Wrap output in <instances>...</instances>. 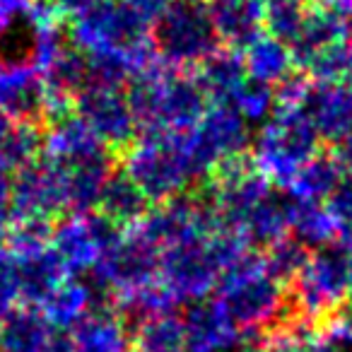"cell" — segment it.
Wrapping results in <instances>:
<instances>
[{
    "instance_id": "cell-9",
    "label": "cell",
    "mask_w": 352,
    "mask_h": 352,
    "mask_svg": "<svg viewBox=\"0 0 352 352\" xmlns=\"http://www.w3.org/2000/svg\"><path fill=\"white\" fill-rule=\"evenodd\" d=\"M123 230L102 217L99 212L89 215H68L54 227L51 246L60 256L70 275L94 268L104 254L118 241Z\"/></svg>"
},
{
    "instance_id": "cell-16",
    "label": "cell",
    "mask_w": 352,
    "mask_h": 352,
    "mask_svg": "<svg viewBox=\"0 0 352 352\" xmlns=\"http://www.w3.org/2000/svg\"><path fill=\"white\" fill-rule=\"evenodd\" d=\"M347 36H350V30H347L342 17H338L336 12L326 10L321 6L307 8V15H304V22L299 27L297 36L287 44L289 54H292L294 68L307 70V65L323 49L347 39Z\"/></svg>"
},
{
    "instance_id": "cell-8",
    "label": "cell",
    "mask_w": 352,
    "mask_h": 352,
    "mask_svg": "<svg viewBox=\"0 0 352 352\" xmlns=\"http://www.w3.org/2000/svg\"><path fill=\"white\" fill-rule=\"evenodd\" d=\"M73 111L113 155H123L140 133L126 89L97 87V85L85 87L80 94H75Z\"/></svg>"
},
{
    "instance_id": "cell-30",
    "label": "cell",
    "mask_w": 352,
    "mask_h": 352,
    "mask_svg": "<svg viewBox=\"0 0 352 352\" xmlns=\"http://www.w3.org/2000/svg\"><path fill=\"white\" fill-rule=\"evenodd\" d=\"M58 10H63L65 15H80L82 10H87L89 6H92L94 0H51Z\"/></svg>"
},
{
    "instance_id": "cell-4",
    "label": "cell",
    "mask_w": 352,
    "mask_h": 352,
    "mask_svg": "<svg viewBox=\"0 0 352 352\" xmlns=\"http://www.w3.org/2000/svg\"><path fill=\"white\" fill-rule=\"evenodd\" d=\"M155 58L169 70H196L222 49L208 0H171L150 27Z\"/></svg>"
},
{
    "instance_id": "cell-21",
    "label": "cell",
    "mask_w": 352,
    "mask_h": 352,
    "mask_svg": "<svg viewBox=\"0 0 352 352\" xmlns=\"http://www.w3.org/2000/svg\"><path fill=\"white\" fill-rule=\"evenodd\" d=\"M289 234L302 241L307 249H316L338 236L336 225L326 212L323 203L302 201L292 196V212H289Z\"/></svg>"
},
{
    "instance_id": "cell-20",
    "label": "cell",
    "mask_w": 352,
    "mask_h": 352,
    "mask_svg": "<svg viewBox=\"0 0 352 352\" xmlns=\"http://www.w3.org/2000/svg\"><path fill=\"white\" fill-rule=\"evenodd\" d=\"M241 58H244L246 75L258 80V82L270 85V87H278L289 75L297 73L287 44H283V41H278L270 34L258 36V39L241 54Z\"/></svg>"
},
{
    "instance_id": "cell-26",
    "label": "cell",
    "mask_w": 352,
    "mask_h": 352,
    "mask_svg": "<svg viewBox=\"0 0 352 352\" xmlns=\"http://www.w3.org/2000/svg\"><path fill=\"white\" fill-rule=\"evenodd\" d=\"M323 208L331 215L338 236L352 241V174L350 171L342 176V182L336 186V191L326 198Z\"/></svg>"
},
{
    "instance_id": "cell-12",
    "label": "cell",
    "mask_w": 352,
    "mask_h": 352,
    "mask_svg": "<svg viewBox=\"0 0 352 352\" xmlns=\"http://www.w3.org/2000/svg\"><path fill=\"white\" fill-rule=\"evenodd\" d=\"M182 321L186 352H222L241 336L215 297L184 304Z\"/></svg>"
},
{
    "instance_id": "cell-5",
    "label": "cell",
    "mask_w": 352,
    "mask_h": 352,
    "mask_svg": "<svg viewBox=\"0 0 352 352\" xmlns=\"http://www.w3.org/2000/svg\"><path fill=\"white\" fill-rule=\"evenodd\" d=\"M352 294V241L336 236L309 251L302 273L287 287L292 311L309 318L331 316Z\"/></svg>"
},
{
    "instance_id": "cell-27",
    "label": "cell",
    "mask_w": 352,
    "mask_h": 352,
    "mask_svg": "<svg viewBox=\"0 0 352 352\" xmlns=\"http://www.w3.org/2000/svg\"><path fill=\"white\" fill-rule=\"evenodd\" d=\"M123 3H126L145 25L152 27V22L166 10V6H169L171 0H123Z\"/></svg>"
},
{
    "instance_id": "cell-17",
    "label": "cell",
    "mask_w": 352,
    "mask_h": 352,
    "mask_svg": "<svg viewBox=\"0 0 352 352\" xmlns=\"http://www.w3.org/2000/svg\"><path fill=\"white\" fill-rule=\"evenodd\" d=\"M246 78L249 75L244 68V58L239 51L232 49L215 51L206 63L196 68V80L201 82L210 104H217V107H227Z\"/></svg>"
},
{
    "instance_id": "cell-1",
    "label": "cell",
    "mask_w": 352,
    "mask_h": 352,
    "mask_svg": "<svg viewBox=\"0 0 352 352\" xmlns=\"http://www.w3.org/2000/svg\"><path fill=\"white\" fill-rule=\"evenodd\" d=\"M70 44L89 56H121L135 73L155 63L150 25L123 0H94L70 22Z\"/></svg>"
},
{
    "instance_id": "cell-10",
    "label": "cell",
    "mask_w": 352,
    "mask_h": 352,
    "mask_svg": "<svg viewBox=\"0 0 352 352\" xmlns=\"http://www.w3.org/2000/svg\"><path fill=\"white\" fill-rule=\"evenodd\" d=\"M297 107L321 142L336 147L352 131V87L347 85L309 80Z\"/></svg>"
},
{
    "instance_id": "cell-29",
    "label": "cell",
    "mask_w": 352,
    "mask_h": 352,
    "mask_svg": "<svg viewBox=\"0 0 352 352\" xmlns=\"http://www.w3.org/2000/svg\"><path fill=\"white\" fill-rule=\"evenodd\" d=\"M222 352H265V347L261 345V340H256L254 333H241V336Z\"/></svg>"
},
{
    "instance_id": "cell-22",
    "label": "cell",
    "mask_w": 352,
    "mask_h": 352,
    "mask_svg": "<svg viewBox=\"0 0 352 352\" xmlns=\"http://www.w3.org/2000/svg\"><path fill=\"white\" fill-rule=\"evenodd\" d=\"M309 251L311 249H307L302 241H297L292 234H287L275 241V244H270L268 249H263L261 256H263V263L268 268V273L275 280H280L285 287H289L297 280V275L302 273L304 263L309 258Z\"/></svg>"
},
{
    "instance_id": "cell-6",
    "label": "cell",
    "mask_w": 352,
    "mask_h": 352,
    "mask_svg": "<svg viewBox=\"0 0 352 352\" xmlns=\"http://www.w3.org/2000/svg\"><path fill=\"white\" fill-rule=\"evenodd\" d=\"M321 152V140L299 107L278 104L254 140V162L275 186L287 188L297 171Z\"/></svg>"
},
{
    "instance_id": "cell-15",
    "label": "cell",
    "mask_w": 352,
    "mask_h": 352,
    "mask_svg": "<svg viewBox=\"0 0 352 352\" xmlns=\"http://www.w3.org/2000/svg\"><path fill=\"white\" fill-rule=\"evenodd\" d=\"M150 210L152 203L147 201L145 193L138 188V184L126 174L123 166H116L109 174L102 193H99V203L94 212H99L111 225H116L118 230L126 232L140 225Z\"/></svg>"
},
{
    "instance_id": "cell-23",
    "label": "cell",
    "mask_w": 352,
    "mask_h": 352,
    "mask_svg": "<svg viewBox=\"0 0 352 352\" xmlns=\"http://www.w3.org/2000/svg\"><path fill=\"white\" fill-rule=\"evenodd\" d=\"M304 73L316 82H333L352 87V39L338 41V44L323 49Z\"/></svg>"
},
{
    "instance_id": "cell-14",
    "label": "cell",
    "mask_w": 352,
    "mask_h": 352,
    "mask_svg": "<svg viewBox=\"0 0 352 352\" xmlns=\"http://www.w3.org/2000/svg\"><path fill=\"white\" fill-rule=\"evenodd\" d=\"M68 333V352H133L121 311H89Z\"/></svg>"
},
{
    "instance_id": "cell-13",
    "label": "cell",
    "mask_w": 352,
    "mask_h": 352,
    "mask_svg": "<svg viewBox=\"0 0 352 352\" xmlns=\"http://www.w3.org/2000/svg\"><path fill=\"white\" fill-rule=\"evenodd\" d=\"M208 8L225 49L244 54L265 34V0H208Z\"/></svg>"
},
{
    "instance_id": "cell-24",
    "label": "cell",
    "mask_w": 352,
    "mask_h": 352,
    "mask_svg": "<svg viewBox=\"0 0 352 352\" xmlns=\"http://www.w3.org/2000/svg\"><path fill=\"white\" fill-rule=\"evenodd\" d=\"M227 107L234 109L249 126H254V123L263 126L273 116L275 107H278V102H275V87L258 82L254 78H246L244 85L236 89V94L232 97V102Z\"/></svg>"
},
{
    "instance_id": "cell-11",
    "label": "cell",
    "mask_w": 352,
    "mask_h": 352,
    "mask_svg": "<svg viewBox=\"0 0 352 352\" xmlns=\"http://www.w3.org/2000/svg\"><path fill=\"white\" fill-rule=\"evenodd\" d=\"M17 273V292L20 302L27 307L41 309L54 292L70 278V270L60 261L51 244L32 246V249H12Z\"/></svg>"
},
{
    "instance_id": "cell-19",
    "label": "cell",
    "mask_w": 352,
    "mask_h": 352,
    "mask_svg": "<svg viewBox=\"0 0 352 352\" xmlns=\"http://www.w3.org/2000/svg\"><path fill=\"white\" fill-rule=\"evenodd\" d=\"M133 352H186V336L179 311L155 314L133 323Z\"/></svg>"
},
{
    "instance_id": "cell-7",
    "label": "cell",
    "mask_w": 352,
    "mask_h": 352,
    "mask_svg": "<svg viewBox=\"0 0 352 352\" xmlns=\"http://www.w3.org/2000/svg\"><path fill=\"white\" fill-rule=\"evenodd\" d=\"M160 246L133 227L118 236L92 270L111 287L116 299H133L160 283Z\"/></svg>"
},
{
    "instance_id": "cell-25",
    "label": "cell",
    "mask_w": 352,
    "mask_h": 352,
    "mask_svg": "<svg viewBox=\"0 0 352 352\" xmlns=\"http://www.w3.org/2000/svg\"><path fill=\"white\" fill-rule=\"evenodd\" d=\"M304 15H307L304 0H265V34L289 44L297 36Z\"/></svg>"
},
{
    "instance_id": "cell-3",
    "label": "cell",
    "mask_w": 352,
    "mask_h": 352,
    "mask_svg": "<svg viewBox=\"0 0 352 352\" xmlns=\"http://www.w3.org/2000/svg\"><path fill=\"white\" fill-rule=\"evenodd\" d=\"M123 169L152 206L191 191L196 174L184 150V133L140 131L123 152Z\"/></svg>"
},
{
    "instance_id": "cell-2",
    "label": "cell",
    "mask_w": 352,
    "mask_h": 352,
    "mask_svg": "<svg viewBox=\"0 0 352 352\" xmlns=\"http://www.w3.org/2000/svg\"><path fill=\"white\" fill-rule=\"evenodd\" d=\"M215 299L241 333L273 328L280 314L289 309L287 287L268 273L263 256L249 251L222 273Z\"/></svg>"
},
{
    "instance_id": "cell-18",
    "label": "cell",
    "mask_w": 352,
    "mask_h": 352,
    "mask_svg": "<svg viewBox=\"0 0 352 352\" xmlns=\"http://www.w3.org/2000/svg\"><path fill=\"white\" fill-rule=\"evenodd\" d=\"M345 174H347L345 166L340 164L336 152L321 150L316 157H311V160L297 171V176L292 179L287 191L292 193L294 198H302V201L326 203V198L336 191V186L342 182Z\"/></svg>"
},
{
    "instance_id": "cell-28",
    "label": "cell",
    "mask_w": 352,
    "mask_h": 352,
    "mask_svg": "<svg viewBox=\"0 0 352 352\" xmlns=\"http://www.w3.org/2000/svg\"><path fill=\"white\" fill-rule=\"evenodd\" d=\"M10 198H12V171L0 164V225L10 217Z\"/></svg>"
}]
</instances>
